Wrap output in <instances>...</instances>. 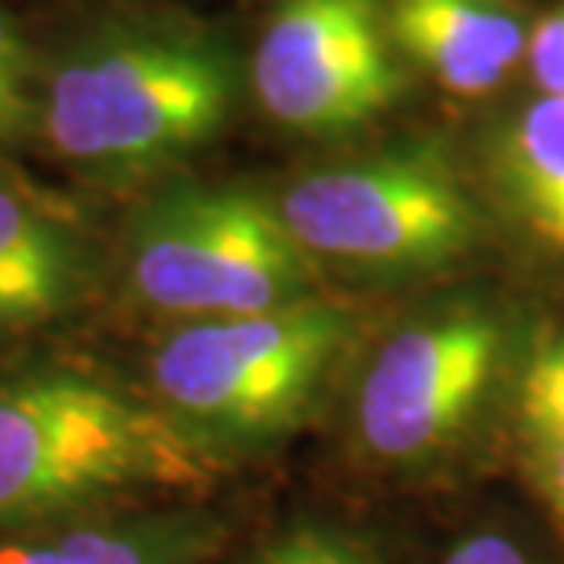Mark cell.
Masks as SVG:
<instances>
[{
	"label": "cell",
	"instance_id": "cell-1",
	"mask_svg": "<svg viewBox=\"0 0 564 564\" xmlns=\"http://www.w3.org/2000/svg\"><path fill=\"white\" fill-rule=\"evenodd\" d=\"M532 326L488 286H444L367 334L341 381L352 462L397 488L447 484L510 433Z\"/></svg>",
	"mask_w": 564,
	"mask_h": 564
},
{
	"label": "cell",
	"instance_id": "cell-2",
	"mask_svg": "<svg viewBox=\"0 0 564 564\" xmlns=\"http://www.w3.org/2000/svg\"><path fill=\"white\" fill-rule=\"evenodd\" d=\"M224 473L147 392L77 367L0 378V535L184 502Z\"/></svg>",
	"mask_w": 564,
	"mask_h": 564
},
{
	"label": "cell",
	"instance_id": "cell-3",
	"mask_svg": "<svg viewBox=\"0 0 564 564\" xmlns=\"http://www.w3.org/2000/svg\"><path fill=\"white\" fill-rule=\"evenodd\" d=\"M356 304L315 293L272 312L173 326L151 356V397L224 469L279 451L326 408L367 337Z\"/></svg>",
	"mask_w": 564,
	"mask_h": 564
},
{
	"label": "cell",
	"instance_id": "cell-4",
	"mask_svg": "<svg viewBox=\"0 0 564 564\" xmlns=\"http://www.w3.org/2000/svg\"><path fill=\"white\" fill-rule=\"evenodd\" d=\"M272 202L323 275L367 286H455L502 242L469 154L440 137L315 165Z\"/></svg>",
	"mask_w": 564,
	"mask_h": 564
},
{
	"label": "cell",
	"instance_id": "cell-5",
	"mask_svg": "<svg viewBox=\"0 0 564 564\" xmlns=\"http://www.w3.org/2000/svg\"><path fill=\"white\" fill-rule=\"evenodd\" d=\"M231 55L180 26H115L52 70L41 129L85 173L140 180L184 162L228 126Z\"/></svg>",
	"mask_w": 564,
	"mask_h": 564
},
{
	"label": "cell",
	"instance_id": "cell-6",
	"mask_svg": "<svg viewBox=\"0 0 564 564\" xmlns=\"http://www.w3.org/2000/svg\"><path fill=\"white\" fill-rule=\"evenodd\" d=\"M132 293L184 323L272 312L323 293V272L275 202L239 184H176L129 228Z\"/></svg>",
	"mask_w": 564,
	"mask_h": 564
},
{
	"label": "cell",
	"instance_id": "cell-7",
	"mask_svg": "<svg viewBox=\"0 0 564 564\" xmlns=\"http://www.w3.org/2000/svg\"><path fill=\"white\" fill-rule=\"evenodd\" d=\"M250 77L264 115L308 140L356 137L408 96L386 0H275Z\"/></svg>",
	"mask_w": 564,
	"mask_h": 564
},
{
	"label": "cell",
	"instance_id": "cell-8",
	"mask_svg": "<svg viewBox=\"0 0 564 564\" xmlns=\"http://www.w3.org/2000/svg\"><path fill=\"white\" fill-rule=\"evenodd\" d=\"M469 165L502 239L564 268V99H521L480 132Z\"/></svg>",
	"mask_w": 564,
	"mask_h": 564
},
{
	"label": "cell",
	"instance_id": "cell-9",
	"mask_svg": "<svg viewBox=\"0 0 564 564\" xmlns=\"http://www.w3.org/2000/svg\"><path fill=\"white\" fill-rule=\"evenodd\" d=\"M403 63L458 99L499 96L524 70L535 11L524 0H386Z\"/></svg>",
	"mask_w": 564,
	"mask_h": 564
},
{
	"label": "cell",
	"instance_id": "cell-10",
	"mask_svg": "<svg viewBox=\"0 0 564 564\" xmlns=\"http://www.w3.org/2000/svg\"><path fill=\"white\" fill-rule=\"evenodd\" d=\"M228 539L209 506L154 502L0 535V564H213Z\"/></svg>",
	"mask_w": 564,
	"mask_h": 564
},
{
	"label": "cell",
	"instance_id": "cell-11",
	"mask_svg": "<svg viewBox=\"0 0 564 564\" xmlns=\"http://www.w3.org/2000/svg\"><path fill=\"white\" fill-rule=\"evenodd\" d=\"M93 279L96 261L82 235L0 184V341L70 315Z\"/></svg>",
	"mask_w": 564,
	"mask_h": 564
},
{
	"label": "cell",
	"instance_id": "cell-12",
	"mask_svg": "<svg viewBox=\"0 0 564 564\" xmlns=\"http://www.w3.org/2000/svg\"><path fill=\"white\" fill-rule=\"evenodd\" d=\"M513 447L564 444V326L532 330L510 403Z\"/></svg>",
	"mask_w": 564,
	"mask_h": 564
},
{
	"label": "cell",
	"instance_id": "cell-13",
	"mask_svg": "<svg viewBox=\"0 0 564 564\" xmlns=\"http://www.w3.org/2000/svg\"><path fill=\"white\" fill-rule=\"evenodd\" d=\"M242 564H392L386 543L334 517H293L257 543Z\"/></svg>",
	"mask_w": 564,
	"mask_h": 564
},
{
	"label": "cell",
	"instance_id": "cell-14",
	"mask_svg": "<svg viewBox=\"0 0 564 564\" xmlns=\"http://www.w3.org/2000/svg\"><path fill=\"white\" fill-rule=\"evenodd\" d=\"M436 564H557V557L513 517H484L462 528Z\"/></svg>",
	"mask_w": 564,
	"mask_h": 564
},
{
	"label": "cell",
	"instance_id": "cell-15",
	"mask_svg": "<svg viewBox=\"0 0 564 564\" xmlns=\"http://www.w3.org/2000/svg\"><path fill=\"white\" fill-rule=\"evenodd\" d=\"M524 74L539 96L564 99V0L535 11L524 52Z\"/></svg>",
	"mask_w": 564,
	"mask_h": 564
},
{
	"label": "cell",
	"instance_id": "cell-16",
	"mask_svg": "<svg viewBox=\"0 0 564 564\" xmlns=\"http://www.w3.org/2000/svg\"><path fill=\"white\" fill-rule=\"evenodd\" d=\"M517 473L528 484V491L535 495V502L564 532V444L517 451Z\"/></svg>",
	"mask_w": 564,
	"mask_h": 564
},
{
	"label": "cell",
	"instance_id": "cell-17",
	"mask_svg": "<svg viewBox=\"0 0 564 564\" xmlns=\"http://www.w3.org/2000/svg\"><path fill=\"white\" fill-rule=\"evenodd\" d=\"M0 104H8L15 115L33 121V107L26 96V55H22V44L4 15H0Z\"/></svg>",
	"mask_w": 564,
	"mask_h": 564
},
{
	"label": "cell",
	"instance_id": "cell-18",
	"mask_svg": "<svg viewBox=\"0 0 564 564\" xmlns=\"http://www.w3.org/2000/svg\"><path fill=\"white\" fill-rule=\"evenodd\" d=\"M26 129H30L26 118L15 115V110H11L8 104H0V140H19Z\"/></svg>",
	"mask_w": 564,
	"mask_h": 564
}]
</instances>
